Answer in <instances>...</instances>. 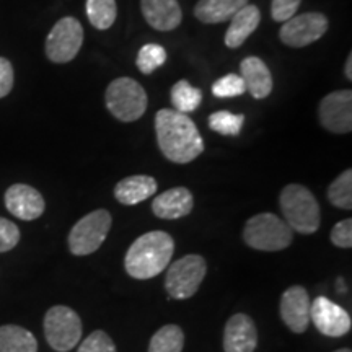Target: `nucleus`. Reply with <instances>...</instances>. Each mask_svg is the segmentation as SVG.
I'll use <instances>...</instances> for the list:
<instances>
[{"instance_id": "ddd939ff", "label": "nucleus", "mask_w": 352, "mask_h": 352, "mask_svg": "<svg viewBox=\"0 0 352 352\" xmlns=\"http://www.w3.org/2000/svg\"><path fill=\"white\" fill-rule=\"evenodd\" d=\"M6 208L13 217L25 220H36L41 217L44 209H46V202L38 189H34L30 184L16 183L12 184L6 191Z\"/></svg>"}, {"instance_id": "aec40b11", "label": "nucleus", "mask_w": 352, "mask_h": 352, "mask_svg": "<svg viewBox=\"0 0 352 352\" xmlns=\"http://www.w3.org/2000/svg\"><path fill=\"white\" fill-rule=\"evenodd\" d=\"M157 179L147 175H134L121 179L114 186V197L122 206H135L157 192Z\"/></svg>"}, {"instance_id": "f8f14e48", "label": "nucleus", "mask_w": 352, "mask_h": 352, "mask_svg": "<svg viewBox=\"0 0 352 352\" xmlns=\"http://www.w3.org/2000/svg\"><path fill=\"white\" fill-rule=\"evenodd\" d=\"M320 122L333 134H347L352 131V91L338 90L321 100Z\"/></svg>"}, {"instance_id": "2f4dec72", "label": "nucleus", "mask_w": 352, "mask_h": 352, "mask_svg": "<svg viewBox=\"0 0 352 352\" xmlns=\"http://www.w3.org/2000/svg\"><path fill=\"white\" fill-rule=\"evenodd\" d=\"M302 0H272L271 2V16L277 23H284L296 15L300 7Z\"/></svg>"}, {"instance_id": "0eeeda50", "label": "nucleus", "mask_w": 352, "mask_h": 352, "mask_svg": "<svg viewBox=\"0 0 352 352\" xmlns=\"http://www.w3.org/2000/svg\"><path fill=\"white\" fill-rule=\"evenodd\" d=\"M111 214L107 209H98L82 217L69 233V250L76 256L95 253L107 240L111 230Z\"/></svg>"}, {"instance_id": "b1692460", "label": "nucleus", "mask_w": 352, "mask_h": 352, "mask_svg": "<svg viewBox=\"0 0 352 352\" xmlns=\"http://www.w3.org/2000/svg\"><path fill=\"white\" fill-rule=\"evenodd\" d=\"M184 333L176 324H165L153 334L148 352H183Z\"/></svg>"}, {"instance_id": "412c9836", "label": "nucleus", "mask_w": 352, "mask_h": 352, "mask_svg": "<svg viewBox=\"0 0 352 352\" xmlns=\"http://www.w3.org/2000/svg\"><path fill=\"white\" fill-rule=\"evenodd\" d=\"M248 3L250 0H199L195 15L202 23L217 25L230 21L232 16Z\"/></svg>"}, {"instance_id": "c85d7f7f", "label": "nucleus", "mask_w": 352, "mask_h": 352, "mask_svg": "<svg viewBox=\"0 0 352 352\" xmlns=\"http://www.w3.org/2000/svg\"><path fill=\"white\" fill-rule=\"evenodd\" d=\"M245 91V83L236 74H228V76L220 77L212 85V94L217 98H235V96L243 95Z\"/></svg>"}, {"instance_id": "39448f33", "label": "nucleus", "mask_w": 352, "mask_h": 352, "mask_svg": "<svg viewBox=\"0 0 352 352\" xmlns=\"http://www.w3.org/2000/svg\"><path fill=\"white\" fill-rule=\"evenodd\" d=\"M104 98L109 113L122 122L140 120L148 103L144 87L129 77H120L109 83Z\"/></svg>"}, {"instance_id": "1a4fd4ad", "label": "nucleus", "mask_w": 352, "mask_h": 352, "mask_svg": "<svg viewBox=\"0 0 352 352\" xmlns=\"http://www.w3.org/2000/svg\"><path fill=\"white\" fill-rule=\"evenodd\" d=\"M83 44V28L74 16H64L52 26L46 38V56L54 64H67L76 59Z\"/></svg>"}, {"instance_id": "423d86ee", "label": "nucleus", "mask_w": 352, "mask_h": 352, "mask_svg": "<svg viewBox=\"0 0 352 352\" xmlns=\"http://www.w3.org/2000/svg\"><path fill=\"white\" fill-rule=\"evenodd\" d=\"M82 320L72 308L56 305L44 315V336L56 352H69L82 340Z\"/></svg>"}, {"instance_id": "a878e982", "label": "nucleus", "mask_w": 352, "mask_h": 352, "mask_svg": "<svg viewBox=\"0 0 352 352\" xmlns=\"http://www.w3.org/2000/svg\"><path fill=\"white\" fill-rule=\"evenodd\" d=\"M328 199L338 209H352V171L346 170L328 188Z\"/></svg>"}, {"instance_id": "9b49d317", "label": "nucleus", "mask_w": 352, "mask_h": 352, "mask_svg": "<svg viewBox=\"0 0 352 352\" xmlns=\"http://www.w3.org/2000/svg\"><path fill=\"white\" fill-rule=\"evenodd\" d=\"M310 321L321 334L329 338L346 336L351 331V315L327 297H316L310 305Z\"/></svg>"}, {"instance_id": "bb28decb", "label": "nucleus", "mask_w": 352, "mask_h": 352, "mask_svg": "<svg viewBox=\"0 0 352 352\" xmlns=\"http://www.w3.org/2000/svg\"><path fill=\"white\" fill-rule=\"evenodd\" d=\"M245 116L243 114H233L230 111H217L209 116V127L214 132L222 135H239L243 127Z\"/></svg>"}, {"instance_id": "dca6fc26", "label": "nucleus", "mask_w": 352, "mask_h": 352, "mask_svg": "<svg viewBox=\"0 0 352 352\" xmlns=\"http://www.w3.org/2000/svg\"><path fill=\"white\" fill-rule=\"evenodd\" d=\"M145 21L158 32H171L183 20L178 0H140Z\"/></svg>"}, {"instance_id": "f704fd0d", "label": "nucleus", "mask_w": 352, "mask_h": 352, "mask_svg": "<svg viewBox=\"0 0 352 352\" xmlns=\"http://www.w3.org/2000/svg\"><path fill=\"white\" fill-rule=\"evenodd\" d=\"M344 76L347 80H352V54L347 56V60L344 65Z\"/></svg>"}, {"instance_id": "4be33fe9", "label": "nucleus", "mask_w": 352, "mask_h": 352, "mask_svg": "<svg viewBox=\"0 0 352 352\" xmlns=\"http://www.w3.org/2000/svg\"><path fill=\"white\" fill-rule=\"evenodd\" d=\"M0 352H38L34 334L19 324L0 327Z\"/></svg>"}, {"instance_id": "20e7f679", "label": "nucleus", "mask_w": 352, "mask_h": 352, "mask_svg": "<svg viewBox=\"0 0 352 352\" xmlns=\"http://www.w3.org/2000/svg\"><path fill=\"white\" fill-rule=\"evenodd\" d=\"M243 240L250 248L258 252H283L292 243L294 232L276 214L263 212L246 222Z\"/></svg>"}, {"instance_id": "473e14b6", "label": "nucleus", "mask_w": 352, "mask_h": 352, "mask_svg": "<svg viewBox=\"0 0 352 352\" xmlns=\"http://www.w3.org/2000/svg\"><path fill=\"white\" fill-rule=\"evenodd\" d=\"M333 245H336L338 248H351L352 246V220L344 219L341 222H338L333 227L331 235H329Z\"/></svg>"}, {"instance_id": "2eb2a0df", "label": "nucleus", "mask_w": 352, "mask_h": 352, "mask_svg": "<svg viewBox=\"0 0 352 352\" xmlns=\"http://www.w3.org/2000/svg\"><path fill=\"white\" fill-rule=\"evenodd\" d=\"M258 347V331L252 316L245 314L233 315L223 329V351L254 352Z\"/></svg>"}, {"instance_id": "a211bd4d", "label": "nucleus", "mask_w": 352, "mask_h": 352, "mask_svg": "<svg viewBox=\"0 0 352 352\" xmlns=\"http://www.w3.org/2000/svg\"><path fill=\"white\" fill-rule=\"evenodd\" d=\"M241 80L245 83L246 91L256 100L267 98L272 91L271 70L264 64V60L256 56H248L240 64Z\"/></svg>"}, {"instance_id": "9d476101", "label": "nucleus", "mask_w": 352, "mask_h": 352, "mask_svg": "<svg viewBox=\"0 0 352 352\" xmlns=\"http://www.w3.org/2000/svg\"><path fill=\"white\" fill-rule=\"evenodd\" d=\"M328 26L329 21L323 13H302L284 21L279 30V38L285 46L305 47L323 38V34L328 32Z\"/></svg>"}, {"instance_id": "5701e85b", "label": "nucleus", "mask_w": 352, "mask_h": 352, "mask_svg": "<svg viewBox=\"0 0 352 352\" xmlns=\"http://www.w3.org/2000/svg\"><path fill=\"white\" fill-rule=\"evenodd\" d=\"M202 101V94L199 88L192 87L188 80L176 82L171 88V103H173L175 111L189 114L199 108Z\"/></svg>"}, {"instance_id": "6ab92c4d", "label": "nucleus", "mask_w": 352, "mask_h": 352, "mask_svg": "<svg viewBox=\"0 0 352 352\" xmlns=\"http://www.w3.org/2000/svg\"><path fill=\"white\" fill-rule=\"evenodd\" d=\"M261 21V12L256 6H245L230 19V25L226 33V46L236 50L254 33Z\"/></svg>"}, {"instance_id": "cd10ccee", "label": "nucleus", "mask_w": 352, "mask_h": 352, "mask_svg": "<svg viewBox=\"0 0 352 352\" xmlns=\"http://www.w3.org/2000/svg\"><path fill=\"white\" fill-rule=\"evenodd\" d=\"M166 60V51L164 46L160 44L151 43L145 44V46L140 47L139 54H138V67L145 76L148 74L155 72L158 67L165 64Z\"/></svg>"}, {"instance_id": "6e6552de", "label": "nucleus", "mask_w": 352, "mask_h": 352, "mask_svg": "<svg viewBox=\"0 0 352 352\" xmlns=\"http://www.w3.org/2000/svg\"><path fill=\"white\" fill-rule=\"evenodd\" d=\"M208 272L206 259L199 254H186L168 267L165 289L175 300H186L199 290Z\"/></svg>"}, {"instance_id": "72a5a7b5", "label": "nucleus", "mask_w": 352, "mask_h": 352, "mask_svg": "<svg viewBox=\"0 0 352 352\" xmlns=\"http://www.w3.org/2000/svg\"><path fill=\"white\" fill-rule=\"evenodd\" d=\"M13 80H15V74H13L10 60L6 59V57H0V98L10 94Z\"/></svg>"}, {"instance_id": "c9c22d12", "label": "nucleus", "mask_w": 352, "mask_h": 352, "mask_svg": "<svg viewBox=\"0 0 352 352\" xmlns=\"http://www.w3.org/2000/svg\"><path fill=\"white\" fill-rule=\"evenodd\" d=\"M334 352H351V349H338V351H334Z\"/></svg>"}, {"instance_id": "7c9ffc66", "label": "nucleus", "mask_w": 352, "mask_h": 352, "mask_svg": "<svg viewBox=\"0 0 352 352\" xmlns=\"http://www.w3.org/2000/svg\"><path fill=\"white\" fill-rule=\"evenodd\" d=\"M20 241V228L12 220L0 217V253L15 248Z\"/></svg>"}, {"instance_id": "f3484780", "label": "nucleus", "mask_w": 352, "mask_h": 352, "mask_svg": "<svg viewBox=\"0 0 352 352\" xmlns=\"http://www.w3.org/2000/svg\"><path fill=\"white\" fill-rule=\"evenodd\" d=\"M192 206H195V201H192L191 191L178 186L158 195L152 202V210L158 219L176 220L191 214Z\"/></svg>"}, {"instance_id": "c756f323", "label": "nucleus", "mask_w": 352, "mask_h": 352, "mask_svg": "<svg viewBox=\"0 0 352 352\" xmlns=\"http://www.w3.org/2000/svg\"><path fill=\"white\" fill-rule=\"evenodd\" d=\"M77 352H116V346L107 333L96 329L80 342Z\"/></svg>"}, {"instance_id": "f257e3e1", "label": "nucleus", "mask_w": 352, "mask_h": 352, "mask_svg": "<svg viewBox=\"0 0 352 352\" xmlns=\"http://www.w3.org/2000/svg\"><path fill=\"white\" fill-rule=\"evenodd\" d=\"M158 147L173 164H189L204 152V140L195 121L175 109H160L155 116Z\"/></svg>"}, {"instance_id": "4468645a", "label": "nucleus", "mask_w": 352, "mask_h": 352, "mask_svg": "<svg viewBox=\"0 0 352 352\" xmlns=\"http://www.w3.org/2000/svg\"><path fill=\"white\" fill-rule=\"evenodd\" d=\"M310 305L311 300L308 292L302 285H292L280 297V318L292 333L300 334L307 331L310 324Z\"/></svg>"}, {"instance_id": "f03ea898", "label": "nucleus", "mask_w": 352, "mask_h": 352, "mask_svg": "<svg viewBox=\"0 0 352 352\" xmlns=\"http://www.w3.org/2000/svg\"><path fill=\"white\" fill-rule=\"evenodd\" d=\"M175 253V240L166 232L155 230L140 235L127 250L124 267L134 279H152L162 274Z\"/></svg>"}, {"instance_id": "7ed1b4c3", "label": "nucleus", "mask_w": 352, "mask_h": 352, "mask_svg": "<svg viewBox=\"0 0 352 352\" xmlns=\"http://www.w3.org/2000/svg\"><path fill=\"white\" fill-rule=\"evenodd\" d=\"M280 210L292 232L311 235L320 228L321 212L316 197L302 184H287L279 196Z\"/></svg>"}, {"instance_id": "393cba45", "label": "nucleus", "mask_w": 352, "mask_h": 352, "mask_svg": "<svg viewBox=\"0 0 352 352\" xmlns=\"http://www.w3.org/2000/svg\"><path fill=\"white\" fill-rule=\"evenodd\" d=\"M116 15V0H87V16L96 30L111 28Z\"/></svg>"}]
</instances>
